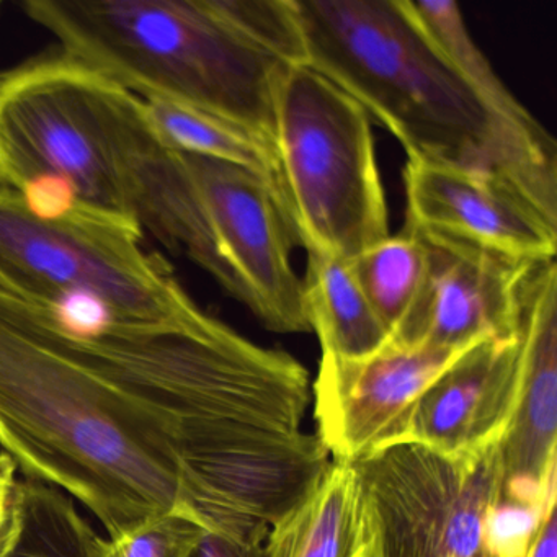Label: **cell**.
Returning <instances> with one entry per match:
<instances>
[{"label":"cell","mask_w":557,"mask_h":557,"mask_svg":"<svg viewBox=\"0 0 557 557\" xmlns=\"http://www.w3.org/2000/svg\"><path fill=\"white\" fill-rule=\"evenodd\" d=\"M0 445L25 478L79 500L109 537L171 511L191 517L181 446L122 364L2 288Z\"/></svg>","instance_id":"6da1fadb"},{"label":"cell","mask_w":557,"mask_h":557,"mask_svg":"<svg viewBox=\"0 0 557 557\" xmlns=\"http://www.w3.org/2000/svg\"><path fill=\"white\" fill-rule=\"evenodd\" d=\"M305 63L389 129L407 161L498 178L557 220V146L502 116L430 40L406 0H292Z\"/></svg>","instance_id":"7a4b0ae2"},{"label":"cell","mask_w":557,"mask_h":557,"mask_svg":"<svg viewBox=\"0 0 557 557\" xmlns=\"http://www.w3.org/2000/svg\"><path fill=\"white\" fill-rule=\"evenodd\" d=\"M40 177L177 252L191 197L185 154L161 138L145 99L61 50L0 71V187Z\"/></svg>","instance_id":"3957f363"},{"label":"cell","mask_w":557,"mask_h":557,"mask_svg":"<svg viewBox=\"0 0 557 557\" xmlns=\"http://www.w3.org/2000/svg\"><path fill=\"white\" fill-rule=\"evenodd\" d=\"M21 8L61 51L141 99L272 139L273 90L289 63L263 40L249 0H25Z\"/></svg>","instance_id":"277c9868"},{"label":"cell","mask_w":557,"mask_h":557,"mask_svg":"<svg viewBox=\"0 0 557 557\" xmlns=\"http://www.w3.org/2000/svg\"><path fill=\"white\" fill-rule=\"evenodd\" d=\"M272 141L299 247L351 260L391 236L371 119L309 64L280 71Z\"/></svg>","instance_id":"5b68a950"},{"label":"cell","mask_w":557,"mask_h":557,"mask_svg":"<svg viewBox=\"0 0 557 557\" xmlns=\"http://www.w3.org/2000/svg\"><path fill=\"white\" fill-rule=\"evenodd\" d=\"M143 236L138 224L83 205L64 216H37L18 191L0 187V288L45 308L92 298L125 324H181L203 314Z\"/></svg>","instance_id":"8992f818"},{"label":"cell","mask_w":557,"mask_h":557,"mask_svg":"<svg viewBox=\"0 0 557 557\" xmlns=\"http://www.w3.org/2000/svg\"><path fill=\"white\" fill-rule=\"evenodd\" d=\"M383 557H481L504 487L498 443L446 455L400 442L351 462Z\"/></svg>","instance_id":"52a82bcc"},{"label":"cell","mask_w":557,"mask_h":557,"mask_svg":"<svg viewBox=\"0 0 557 557\" xmlns=\"http://www.w3.org/2000/svg\"><path fill=\"white\" fill-rule=\"evenodd\" d=\"M462 351L389 342L360 360L321 355L311 387L319 442L350 465L404 442L417 400Z\"/></svg>","instance_id":"ba28073f"},{"label":"cell","mask_w":557,"mask_h":557,"mask_svg":"<svg viewBox=\"0 0 557 557\" xmlns=\"http://www.w3.org/2000/svg\"><path fill=\"white\" fill-rule=\"evenodd\" d=\"M513 332L520 344V381L513 416L498 443L500 498L546 505L556 495V259L524 269L515 298Z\"/></svg>","instance_id":"9c48e42d"},{"label":"cell","mask_w":557,"mask_h":557,"mask_svg":"<svg viewBox=\"0 0 557 557\" xmlns=\"http://www.w3.org/2000/svg\"><path fill=\"white\" fill-rule=\"evenodd\" d=\"M406 226L518 262L556 259L557 220L498 178L407 161Z\"/></svg>","instance_id":"30bf717a"},{"label":"cell","mask_w":557,"mask_h":557,"mask_svg":"<svg viewBox=\"0 0 557 557\" xmlns=\"http://www.w3.org/2000/svg\"><path fill=\"white\" fill-rule=\"evenodd\" d=\"M416 233L425 244V276L391 342L462 351L485 338L510 337L518 282L531 262Z\"/></svg>","instance_id":"8fae6325"},{"label":"cell","mask_w":557,"mask_h":557,"mask_svg":"<svg viewBox=\"0 0 557 557\" xmlns=\"http://www.w3.org/2000/svg\"><path fill=\"white\" fill-rule=\"evenodd\" d=\"M520 344L517 335L485 338L462 351L422 396L404 442L446 455L500 443L517 406Z\"/></svg>","instance_id":"7c38bea8"},{"label":"cell","mask_w":557,"mask_h":557,"mask_svg":"<svg viewBox=\"0 0 557 557\" xmlns=\"http://www.w3.org/2000/svg\"><path fill=\"white\" fill-rule=\"evenodd\" d=\"M306 253L302 296L322 355L360 360L383 350L393 338L389 329L371 308L348 260L322 250Z\"/></svg>","instance_id":"4fadbf2b"},{"label":"cell","mask_w":557,"mask_h":557,"mask_svg":"<svg viewBox=\"0 0 557 557\" xmlns=\"http://www.w3.org/2000/svg\"><path fill=\"white\" fill-rule=\"evenodd\" d=\"M363 534L357 471L332 461L318 487L280 518L267 536V557H351Z\"/></svg>","instance_id":"5bb4252c"},{"label":"cell","mask_w":557,"mask_h":557,"mask_svg":"<svg viewBox=\"0 0 557 557\" xmlns=\"http://www.w3.org/2000/svg\"><path fill=\"white\" fill-rule=\"evenodd\" d=\"M102 543L70 495L37 479H18L0 557H100Z\"/></svg>","instance_id":"9a60e30c"},{"label":"cell","mask_w":557,"mask_h":557,"mask_svg":"<svg viewBox=\"0 0 557 557\" xmlns=\"http://www.w3.org/2000/svg\"><path fill=\"white\" fill-rule=\"evenodd\" d=\"M146 107L152 125L175 151L256 172L267 178L278 194V164L272 139L201 110L161 100H146Z\"/></svg>","instance_id":"2e32d148"},{"label":"cell","mask_w":557,"mask_h":557,"mask_svg":"<svg viewBox=\"0 0 557 557\" xmlns=\"http://www.w3.org/2000/svg\"><path fill=\"white\" fill-rule=\"evenodd\" d=\"M417 24L445 54L458 73L500 113L524 129H541V123L518 102L495 73L466 27L458 4L451 0H406Z\"/></svg>","instance_id":"e0dca14e"},{"label":"cell","mask_w":557,"mask_h":557,"mask_svg":"<svg viewBox=\"0 0 557 557\" xmlns=\"http://www.w3.org/2000/svg\"><path fill=\"white\" fill-rule=\"evenodd\" d=\"M348 263L371 308L393 337L422 288L426 269L422 237L404 226L399 234L368 247Z\"/></svg>","instance_id":"ac0fdd59"},{"label":"cell","mask_w":557,"mask_h":557,"mask_svg":"<svg viewBox=\"0 0 557 557\" xmlns=\"http://www.w3.org/2000/svg\"><path fill=\"white\" fill-rule=\"evenodd\" d=\"M203 527L178 511L158 515L116 537H103L100 557H188L200 543Z\"/></svg>","instance_id":"d6986e66"},{"label":"cell","mask_w":557,"mask_h":557,"mask_svg":"<svg viewBox=\"0 0 557 557\" xmlns=\"http://www.w3.org/2000/svg\"><path fill=\"white\" fill-rule=\"evenodd\" d=\"M188 557H267L265 546L207 531Z\"/></svg>","instance_id":"ffe728a7"},{"label":"cell","mask_w":557,"mask_h":557,"mask_svg":"<svg viewBox=\"0 0 557 557\" xmlns=\"http://www.w3.org/2000/svg\"><path fill=\"white\" fill-rule=\"evenodd\" d=\"M18 468L8 453H0V554L8 536L17 487Z\"/></svg>","instance_id":"44dd1931"},{"label":"cell","mask_w":557,"mask_h":557,"mask_svg":"<svg viewBox=\"0 0 557 557\" xmlns=\"http://www.w3.org/2000/svg\"><path fill=\"white\" fill-rule=\"evenodd\" d=\"M524 557H557L556 502L544 510Z\"/></svg>","instance_id":"7402d4cb"},{"label":"cell","mask_w":557,"mask_h":557,"mask_svg":"<svg viewBox=\"0 0 557 557\" xmlns=\"http://www.w3.org/2000/svg\"><path fill=\"white\" fill-rule=\"evenodd\" d=\"M363 507V505H361ZM351 557H383L381 556L380 544H377L376 534L371 528L370 521L364 517L363 511V534H361L360 544Z\"/></svg>","instance_id":"603a6c76"},{"label":"cell","mask_w":557,"mask_h":557,"mask_svg":"<svg viewBox=\"0 0 557 557\" xmlns=\"http://www.w3.org/2000/svg\"><path fill=\"white\" fill-rule=\"evenodd\" d=\"M481 557H492L491 554L487 553V550L484 549V553L481 554Z\"/></svg>","instance_id":"cb8c5ba5"}]
</instances>
